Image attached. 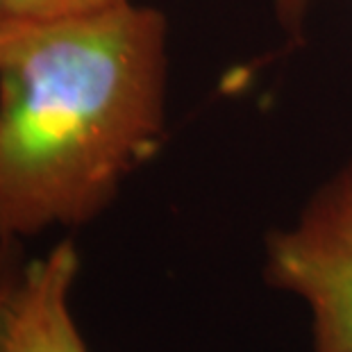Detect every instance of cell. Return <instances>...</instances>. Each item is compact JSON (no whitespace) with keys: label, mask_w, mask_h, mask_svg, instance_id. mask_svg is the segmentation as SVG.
I'll return each instance as SVG.
<instances>
[{"label":"cell","mask_w":352,"mask_h":352,"mask_svg":"<svg viewBox=\"0 0 352 352\" xmlns=\"http://www.w3.org/2000/svg\"><path fill=\"white\" fill-rule=\"evenodd\" d=\"M166 96L157 7L0 19V241L100 219L160 148Z\"/></svg>","instance_id":"obj_1"},{"label":"cell","mask_w":352,"mask_h":352,"mask_svg":"<svg viewBox=\"0 0 352 352\" xmlns=\"http://www.w3.org/2000/svg\"><path fill=\"white\" fill-rule=\"evenodd\" d=\"M311 0H275L277 5V14L284 23H298L302 19V14L307 12V5Z\"/></svg>","instance_id":"obj_6"},{"label":"cell","mask_w":352,"mask_h":352,"mask_svg":"<svg viewBox=\"0 0 352 352\" xmlns=\"http://www.w3.org/2000/svg\"><path fill=\"white\" fill-rule=\"evenodd\" d=\"M125 3H130V0H3V14H0V19H19V21L66 19V16L104 12Z\"/></svg>","instance_id":"obj_4"},{"label":"cell","mask_w":352,"mask_h":352,"mask_svg":"<svg viewBox=\"0 0 352 352\" xmlns=\"http://www.w3.org/2000/svg\"><path fill=\"white\" fill-rule=\"evenodd\" d=\"M30 259L32 257H28L23 241H0V352H5L12 307L19 296Z\"/></svg>","instance_id":"obj_5"},{"label":"cell","mask_w":352,"mask_h":352,"mask_svg":"<svg viewBox=\"0 0 352 352\" xmlns=\"http://www.w3.org/2000/svg\"><path fill=\"white\" fill-rule=\"evenodd\" d=\"M80 266V250L71 239L30 259L12 307L5 352H89L71 311Z\"/></svg>","instance_id":"obj_3"},{"label":"cell","mask_w":352,"mask_h":352,"mask_svg":"<svg viewBox=\"0 0 352 352\" xmlns=\"http://www.w3.org/2000/svg\"><path fill=\"white\" fill-rule=\"evenodd\" d=\"M0 14H3V0H0Z\"/></svg>","instance_id":"obj_7"},{"label":"cell","mask_w":352,"mask_h":352,"mask_svg":"<svg viewBox=\"0 0 352 352\" xmlns=\"http://www.w3.org/2000/svg\"><path fill=\"white\" fill-rule=\"evenodd\" d=\"M264 280L307 307L314 352H352V160L266 236Z\"/></svg>","instance_id":"obj_2"}]
</instances>
